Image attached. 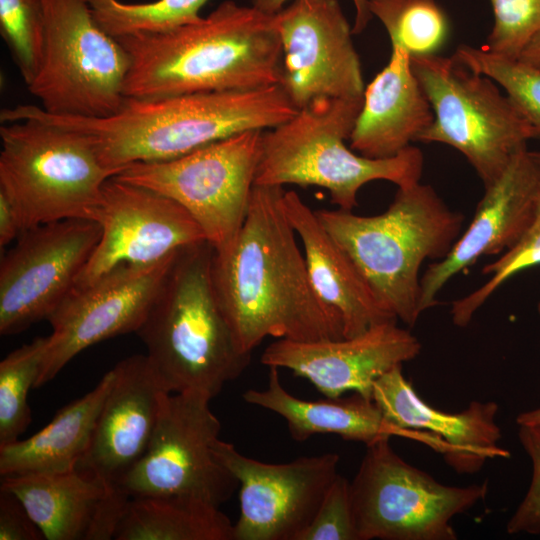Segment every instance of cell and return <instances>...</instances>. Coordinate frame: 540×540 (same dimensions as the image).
Wrapping results in <instances>:
<instances>
[{"mask_svg":"<svg viewBox=\"0 0 540 540\" xmlns=\"http://www.w3.org/2000/svg\"><path fill=\"white\" fill-rule=\"evenodd\" d=\"M282 186L254 185L244 224L231 247L215 253L212 280L241 349L267 337L340 339V317L316 295L297 234L282 207Z\"/></svg>","mask_w":540,"mask_h":540,"instance_id":"6da1fadb","label":"cell"},{"mask_svg":"<svg viewBox=\"0 0 540 540\" xmlns=\"http://www.w3.org/2000/svg\"><path fill=\"white\" fill-rule=\"evenodd\" d=\"M298 109L277 84L251 90L126 97L111 115H54L21 104L5 111L8 121L35 118L86 135L103 165L117 175L140 162L165 161L248 130H267Z\"/></svg>","mask_w":540,"mask_h":540,"instance_id":"7a4b0ae2","label":"cell"},{"mask_svg":"<svg viewBox=\"0 0 540 540\" xmlns=\"http://www.w3.org/2000/svg\"><path fill=\"white\" fill-rule=\"evenodd\" d=\"M131 60L125 97L241 91L280 84L275 14L232 0L176 29L118 38Z\"/></svg>","mask_w":540,"mask_h":540,"instance_id":"3957f363","label":"cell"},{"mask_svg":"<svg viewBox=\"0 0 540 540\" xmlns=\"http://www.w3.org/2000/svg\"><path fill=\"white\" fill-rule=\"evenodd\" d=\"M213 257L207 241L181 248L136 332L167 393L212 400L249 365L251 353L241 349L219 305Z\"/></svg>","mask_w":540,"mask_h":540,"instance_id":"277c9868","label":"cell"},{"mask_svg":"<svg viewBox=\"0 0 540 540\" xmlns=\"http://www.w3.org/2000/svg\"><path fill=\"white\" fill-rule=\"evenodd\" d=\"M362 273L381 305L413 327L422 314L420 269L444 258L459 238L464 215L420 182L398 191L386 211L361 216L343 209L315 211Z\"/></svg>","mask_w":540,"mask_h":540,"instance_id":"5b68a950","label":"cell"},{"mask_svg":"<svg viewBox=\"0 0 540 540\" xmlns=\"http://www.w3.org/2000/svg\"><path fill=\"white\" fill-rule=\"evenodd\" d=\"M362 104L363 96L316 99L264 130L255 184L319 186L339 209L353 211L359 190L369 182L386 180L398 188L419 183L424 156L417 147L374 159L346 146Z\"/></svg>","mask_w":540,"mask_h":540,"instance_id":"8992f818","label":"cell"},{"mask_svg":"<svg viewBox=\"0 0 540 540\" xmlns=\"http://www.w3.org/2000/svg\"><path fill=\"white\" fill-rule=\"evenodd\" d=\"M0 193L22 232L66 219L95 221L105 182L115 176L84 134L35 118L1 123Z\"/></svg>","mask_w":540,"mask_h":540,"instance_id":"52a82bcc","label":"cell"},{"mask_svg":"<svg viewBox=\"0 0 540 540\" xmlns=\"http://www.w3.org/2000/svg\"><path fill=\"white\" fill-rule=\"evenodd\" d=\"M411 64L434 114L417 141L443 143L458 150L484 187L536 138L534 128L489 77L452 56H415Z\"/></svg>","mask_w":540,"mask_h":540,"instance_id":"ba28073f","label":"cell"},{"mask_svg":"<svg viewBox=\"0 0 540 540\" xmlns=\"http://www.w3.org/2000/svg\"><path fill=\"white\" fill-rule=\"evenodd\" d=\"M45 43L28 89L50 114L104 117L125 100L130 56L95 20L88 0H42Z\"/></svg>","mask_w":540,"mask_h":540,"instance_id":"9c48e42d","label":"cell"},{"mask_svg":"<svg viewBox=\"0 0 540 540\" xmlns=\"http://www.w3.org/2000/svg\"><path fill=\"white\" fill-rule=\"evenodd\" d=\"M389 440L366 446L350 482L358 540H456L451 520L486 498L488 481L444 485L403 460Z\"/></svg>","mask_w":540,"mask_h":540,"instance_id":"30bf717a","label":"cell"},{"mask_svg":"<svg viewBox=\"0 0 540 540\" xmlns=\"http://www.w3.org/2000/svg\"><path fill=\"white\" fill-rule=\"evenodd\" d=\"M262 132L237 133L170 160L135 163L114 177L176 201L198 223L215 253H222L248 213Z\"/></svg>","mask_w":540,"mask_h":540,"instance_id":"8fae6325","label":"cell"},{"mask_svg":"<svg viewBox=\"0 0 540 540\" xmlns=\"http://www.w3.org/2000/svg\"><path fill=\"white\" fill-rule=\"evenodd\" d=\"M210 401L163 393L150 444L118 487L130 498L176 497L220 508L239 483L213 453L221 423Z\"/></svg>","mask_w":540,"mask_h":540,"instance_id":"7c38bea8","label":"cell"},{"mask_svg":"<svg viewBox=\"0 0 540 540\" xmlns=\"http://www.w3.org/2000/svg\"><path fill=\"white\" fill-rule=\"evenodd\" d=\"M101 236L99 224L66 219L24 230L0 263V334L52 315L74 288Z\"/></svg>","mask_w":540,"mask_h":540,"instance_id":"4fadbf2b","label":"cell"},{"mask_svg":"<svg viewBox=\"0 0 540 540\" xmlns=\"http://www.w3.org/2000/svg\"><path fill=\"white\" fill-rule=\"evenodd\" d=\"M176 253L152 264L116 266L91 283L73 288L48 318L52 332L48 336L36 387L54 379L88 347L136 333L146 319Z\"/></svg>","mask_w":540,"mask_h":540,"instance_id":"5bb4252c","label":"cell"},{"mask_svg":"<svg viewBox=\"0 0 540 540\" xmlns=\"http://www.w3.org/2000/svg\"><path fill=\"white\" fill-rule=\"evenodd\" d=\"M213 453L240 486V515L233 540H297L313 520L338 475L337 453L262 462L218 438Z\"/></svg>","mask_w":540,"mask_h":540,"instance_id":"9a60e30c","label":"cell"},{"mask_svg":"<svg viewBox=\"0 0 540 540\" xmlns=\"http://www.w3.org/2000/svg\"><path fill=\"white\" fill-rule=\"evenodd\" d=\"M283 62L280 86L299 110L320 98H358L359 55L338 0H293L275 14Z\"/></svg>","mask_w":540,"mask_h":540,"instance_id":"2e32d148","label":"cell"},{"mask_svg":"<svg viewBox=\"0 0 540 540\" xmlns=\"http://www.w3.org/2000/svg\"><path fill=\"white\" fill-rule=\"evenodd\" d=\"M95 222L101 236L74 288L116 266L156 263L206 241L198 223L176 201L114 176L103 186Z\"/></svg>","mask_w":540,"mask_h":540,"instance_id":"e0dca14e","label":"cell"},{"mask_svg":"<svg viewBox=\"0 0 540 540\" xmlns=\"http://www.w3.org/2000/svg\"><path fill=\"white\" fill-rule=\"evenodd\" d=\"M420 351L421 343L415 335L399 327L397 321H387L349 338L278 339L265 348L260 362L307 379L325 397H340L351 391L372 399L374 382L416 358Z\"/></svg>","mask_w":540,"mask_h":540,"instance_id":"ac0fdd59","label":"cell"},{"mask_svg":"<svg viewBox=\"0 0 540 540\" xmlns=\"http://www.w3.org/2000/svg\"><path fill=\"white\" fill-rule=\"evenodd\" d=\"M539 183L540 164L524 148L484 187L469 226L449 253L421 276L422 313L438 303V294L453 276L481 257L504 253L516 244L533 217Z\"/></svg>","mask_w":540,"mask_h":540,"instance_id":"d6986e66","label":"cell"},{"mask_svg":"<svg viewBox=\"0 0 540 540\" xmlns=\"http://www.w3.org/2000/svg\"><path fill=\"white\" fill-rule=\"evenodd\" d=\"M47 540H110L130 497L93 472L76 468L53 474L1 476Z\"/></svg>","mask_w":540,"mask_h":540,"instance_id":"ffe728a7","label":"cell"},{"mask_svg":"<svg viewBox=\"0 0 540 540\" xmlns=\"http://www.w3.org/2000/svg\"><path fill=\"white\" fill-rule=\"evenodd\" d=\"M114 382L96 422L89 449L77 468L118 486L145 454L164 391L145 355H132L113 368Z\"/></svg>","mask_w":540,"mask_h":540,"instance_id":"44dd1931","label":"cell"},{"mask_svg":"<svg viewBox=\"0 0 540 540\" xmlns=\"http://www.w3.org/2000/svg\"><path fill=\"white\" fill-rule=\"evenodd\" d=\"M372 400L393 425L429 432L447 445L446 463L459 474L477 473L489 459L509 458L499 445V410L494 401H472L461 412L447 413L428 405L398 365L373 384Z\"/></svg>","mask_w":540,"mask_h":540,"instance_id":"7402d4cb","label":"cell"},{"mask_svg":"<svg viewBox=\"0 0 540 540\" xmlns=\"http://www.w3.org/2000/svg\"><path fill=\"white\" fill-rule=\"evenodd\" d=\"M282 207L302 243L312 288L340 317L344 338L379 323L398 321L381 305L355 263L297 192L284 190Z\"/></svg>","mask_w":540,"mask_h":540,"instance_id":"603a6c76","label":"cell"},{"mask_svg":"<svg viewBox=\"0 0 540 540\" xmlns=\"http://www.w3.org/2000/svg\"><path fill=\"white\" fill-rule=\"evenodd\" d=\"M278 370L269 367L267 387L246 390L243 399L285 419L295 441H305L315 434H335L367 446L400 436L419 441L442 455L447 452V445L442 439L429 432L393 425L371 398L359 393L314 401L295 397L283 387Z\"/></svg>","mask_w":540,"mask_h":540,"instance_id":"cb8c5ba5","label":"cell"},{"mask_svg":"<svg viewBox=\"0 0 540 540\" xmlns=\"http://www.w3.org/2000/svg\"><path fill=\"white\" fill-rule=\"evenodd\" d=\"M387 65L367 85L350 135V148L368 158L397 155L432 123L431 104L402 48L391 47Z\"/></svg>","mask_w":540,"mask_h":540,"instance_id":"d4e9b609","label":"cell"},{"mask_svg":"<svg viewBox=\"0 0 540 540\" xmlns=\"http://www.w3.org/2000/svg\"><path fill=\"white\" fill-rule=\"evenodd\" d=\"M113 382L114 372L110 369L91 391L60 409L40 431L0 447V475L53 474L76 469L89 449Z\"/></svg>","mask_w":540,"mask_h":540,"instance_id":"484cf974","label":"cell"},{"mask_svg":"<svg viewBox=\"0 0 540 540\" xmlns=\"http://www.w3.org/2000/svg\"><path fill=\"white\" fill-rule=\"evenodd\" d=\"M219 507L176 497L130 498L115 540H233Z\"/></svg>","mask_w":540,"mask_h":540,"instance_id":"4316f807","label":"cell"},{"mask_svg":"<svg viewBox=\"0 0 540 540\" xmlns=\"http://www.w3.org/2000/svg\"><path fill=\"white\" fill-rule=\"evenodd\" d=\"M369 8L385 27L391 47L411 57L438 54L449 39L450 21L436 0H369Z\"/></svg>","mask_w":540,"mask_h":540,"instance_id":"83f0119b","label":"cell"},{"mask_svg":"<svg viewBox=\"0 0 540 540\" xmlns=\"http://www.w3.org/2000/svg\"><path fill=\"white\" fill-rule=\"evenodd\" d=\"M97 23L116 39L167 32L201 19L209 0H155L126 3L120 0H88Z\"/></svg>","mask_w":540,"mask_h":540,"instance_id":"f1b7e54d","label":"cell"},{"mask_svg":"<svg viewBox=\"0 0 540 540\" xmlns=\"http://www.w3.org/2000/svg\"><path fill=\"white\" fill-rule=\"evenodd\" d=\"M48 336L37 337L0 362V447L11 444L31 423L28 394L41 371Z\"/></svg>","mask_w":540,"mask_h":540,"instance_id":"f546056e","label":"cell"},{"mask_svg":"<svg viewBox=\"0 0 540 540\" xmlns=\"http://www.w3.org/2000/svg\"><path fill=\"white\" fill-rule=\"evenodd\" d=\"M452 57L503 87L506 96L540 139V69L519 59L494 54L484 47L466 44L458 46Z\"/></svg>","mask_w":540,"mask_h":540,"instance_id":"4dcf8cb0","label":"cell"},{"mask_svg":"<svg viewBox=\"0 0 540 540\" xmlns=\"http://www.w3.org/2000/svg\"><path fill=\"white\" fill-rule=\"evenodd\" d=\"M537 265H540V183L529 225L513 247L483 267L482 273L490 278L473 292L452 303L450 313L453 323L458 327H466L477 310L502 284L517 273Z\"/></svg>","mask_w":540,"mask_h":540,"instance_id":"1f68e13d","label":"cell"},{"mask_svg":"<svg viewBox=\"0 0 540 540\" xmlns=\"http://www.w3.org/2000/svg\"><path fill=\"white\" fill-rule=\"evenodd\" d=\"M45 31L42 0H0V34L27 86L42 63Z\"/></svg>","mask_w":540,"mask_h":540,"instance_id":"d6a6232c","label":"cell"},{"mask_svg":"<svg viewBox=\"0 0 540 540\" xmlns=\"http://www.w3.org/2000/svg\"><path fill=\"white\" fill-rule=\"evenodd\" d=\"M494 23L484 48L518 59L540 32V0H490Z\"/></svg>","mask_w":540,"mask_h":540,"instance_id":"836d02e7","label":"cell"},{"mask_svg":"<svg viewBox=\"0 0 540 540\" xmlns=\"http://www.w3.org/2000/svg\"><path fill=\"white\" fill-rule=\"evenodd\" d=\"M297 540H358L350 498V482L337 475L311 523Z\"/></svg>","mask_w":540,"mask_h":540,"instance_id":"e575fe53","label":"cell"},{"mask_svg":"<svg viewBox=\"0 0 540 540\" xmlns=\"http://www.w3.org/2000/svg\"><path fill=\"white\" fill-rule=\"evenodd\" d=\"M519 441L532 464V477L527 493L509 519L506 531L510 535L540 534V428L519 426Z\"/></svg>","mask_w":540,"mask_h":540,"instance_id":"d590c367","label":"cell"},{"mask_svg":"<svg viewBox=\"0 0 540 540\" xmlns=\"http://www.w3.org/2000/svg\"><path fill=\"white\" fill-rule=\"evenodd\" d=\"M39 527L23 503L11 492L0 489V540H42Z\"/></svg>","mask_w":540,"mask_h":540,"instance_id":"8d00e7d4","label":"cell"},{"mask_svg":"<svg viewBox=\"0 0 540 540\" xmlns=\"http://www.w3.org/2000/svg\"><path fill=\"white\" fill-rule=\"evenodd\" d=\"M289 0H251L252 6L259 11L274 15L281 11L285 3ZM355 6V19L352 26L353 34L363 32L370 20L372 14L369 8V0H352Z\"/></svg>","mask_w":540,"mask_h":540,"instance_id":"74e56055","label":"cell"},{"mask_svg":"<svg viewBox=\"0 0 540 540\" xmlns=\"http://www.w3.org/2000/svg\"><path fill=\"white\" fill-rule=\"evenodd\" d=\"M22 233L20 217L12 202L0 193V246L6 247Z\"/></svg>","mask_w":540,"mask_h":540,"instance_id":"f35d334b","label":"cell"},{"mask_svg":"<svg viewBox=\"0 0 540 540\" xmlns=\"http://www.w3.org/2000/svg\"><path fill=\"white\" fill-rule=\"evenodd\" d=\"M518 59L540 69V32L527 44Z\"/></svg>","mask_w":540,"mask_h":540,"instance_id":"ab89813d","label":"cell"},{"mask_svg":"<svg viewBox=\"0 0 540 540\" xmlns=\"http://www.w3.org/2000/svg\"><path fill=\"white\" fill-rule=\"evenodd\" d=\"M516 422L518 426H531L540 428V407L520 413Z\"/></svg>","mask_w":540,"mask_h":540,"instance_id":"60d3db41","label":"cell"},{"mask_svg":"<svg viewBox=\"0 0 540 540\" xmlns=\"http://www.w3.org/2000/svg\"><path fill=\"white\" fill-rule=\"evenodd\" d=\"M533 158L540 164V150L531 151Z\"/></svg>","mask_w":540,"mask_h":540,"instance_id":"b9f144b4","label":"cell"},{"mask_svg":"<svg viewBox=\"0 0 540 540\" xmlns=\"http://www.w3.org/2000/svg\"><path fill=\"white\" fill-rule=\"evenodd\" d=\"M537 310H538V313H539V316H540V301L538 303Z\"/></svg>","mask_w":540,"mask_h":540,"instance_id":"7bdbcfd3","label":"cell"}]
</instances>
